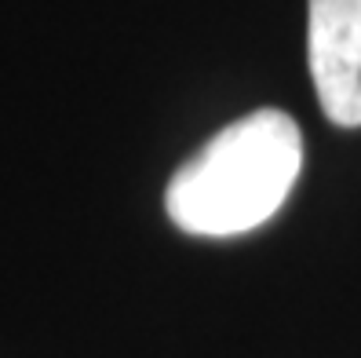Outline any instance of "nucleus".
<instances>
[{"instance_id": "f03ea898", "label": "nucleus", "mask_w": 361, "mask_h": 358, "mask_svg": "<svg viewBox=\"0 0 361 358\" xmlns=\"http://www.w3.org/2000/svg\"><path fill=\"white\" fill-rule=\"evenodd\" d=\"M307 62L317 102L332 124H361V0H310Z\"/></svg>"}, {"instance_id": "f257e3e1", "label": "nucleus", "mask_w": 361, "mask_h": 358, "mask_svg": "<svg viewBox=\"0 0 361 358\" xmlns=\"http://www.w3.org/2000/svg\"><path fill=\"white\" fill-rule=\"evenodd\" d=\"M300 168V124L278 107H263L226 124L176 168L164 208L179 230L197 238L248 234L274 220Z\"/></svg>"}]
</instances>
